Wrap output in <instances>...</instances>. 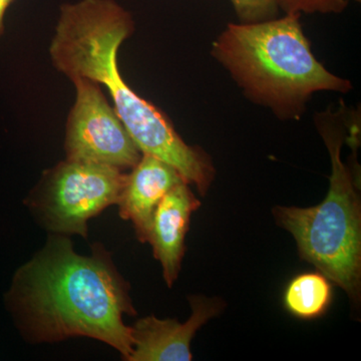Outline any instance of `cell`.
Masks as SVG:
<instances>
[{"label": "cell", "mask_w": 361, "mask_h": 361, "mask_svg": "<svg viewBox=\"0 0 361 361\" xmlns=\"http://www.w3.org/2000/svg\"><path fill=\"white\" fill-rule=\"evenodd\" d=\"M92 250L90 256L80 255L65 235L49 236L16 271L6 295L7 307L28 341L87 336L109 344L128 360L132 327L123 317L137 314L130 286L101 244Z\"/></svg>", "instance_id": "1"}, {"label": "cell", "mask_w": 361, "mask_h": 361, "mask_svg": "<svg viewBox=\"0 0 361 361\" xmlns=\"http://www.w3.org/2000/svg\"><path fill=\"white\" fill-rule=\"evenodd\" d=\"M134 30L129 11L114 0L63 4L49 47L52 65L68 78H85L104 85L116 115L142 155L172 166L185 182L204 195L215 176L210 158L186 144L167 116L137 96L118 71V49Z\"/></svg>", "instance_id": "2"}, {"label": "cell", "mask_w": 361, "mask_h": 361, "mask_svg": "<svg viewBox=\"0 0 361 361\" xmlns=\"http://www.w3.org/2000/svg\"><path fill=\"white\" fill-rule=\"evenodd\" d=\"M300 16L229 23L211 49L247 99L283 121L299 120L317 92L353 90L350 80L330 73L315 58Z\"/></svg>", "instance_id": "3"}, {"label": "cell", "mask_w": 361, "mask_h": 361, "mask_svg": "<svg viewBox=\"0 0 361 361\" xmlns=\"http://www.w3.org/2000/svg\"><path fill=\"white\" fill-rule=\"evenodd\" d=\"M315 123L331 161L329 193L317 206H278L274 214L293 235L300 257L356 300L361 277V211L353 174L341 160L346 137L343 111L316 114Z\"/></svg>", "instance_id": "4"}, {"label": "cell", "mask_w": 361, "mask_h": 361, "mask_svg": "<svg viewBox=\"0 0 361 361\" xmlns=\"http://www.w3.org/2000/svg\"><path fill=\"white\" fill-rule=\"evenodd\" d=\"M127 175L110 166L66 159L45 173L26 204L49 231L87 238V221L118 204Z\"/></svg>", "instance_id": "5"}, {"label": "cell", "mask_w": 361, "mask_h": 361, "mask_svg": "<svg viewBox=\"0 0 361 361\" xmlns=\"http://www.w3.org/2000/svg\"><path fill=\"white\" fill-rule=\"evenodd\" d=\"M71 80L75 87V102L66 123V159L132 170L142 152L99 84L80 77Z\"/></svg>", "instance_id": "6"}, {"label": "cell", "mask_w": 361, "mask_h": 361, "mask_svg": "<svg viewBox=\"0 0 361 361\" xmlns=\"http://www.w3.org/2000/svg\"><path fill=\"white\" fill-rule=\"evenodd\" d=\"M192 315L185 323L148 316L132 327L133 350L129 361L192 360V339L209 319L218 314L221 303L203 296H191Z\"/></svg>", "instance_id": "7"}, {"label": "cell", "mask_w": 361, "mask_h": 361, "mask_svg": "<svg viewBox=\"0 0 361 361\" xmlns=\"http://www.w3.org/2000/svg\"><path fill=\"white\" fill-rule=\"evenodd\" d=\"M180 182L185 180L172 166L149 155H142L130 174L127 175L118 201V213L122 219L133 223L142 243L148 242L159 204Z\"/></svg>", "instance_id": "8"}, {"label": "cell", "mask_w": 361, "mask_h": 361, "mask_svg": "<svg viewBox=\"0 0 361 361\" xmlns=\"http://www.w3.org/2000/svg\"><path fill=\"white\" fill-rule=\"evenodd\" d=\"M200 205L189 184L180 182L164 197L154 214L148 242L153 247L154 256L160 261L169 287L179 276L190 219Z\"/></svg>", "instance_id": "9"}, {"label": "cell", "mask_w": 361, "mask_h": 361, "mask_svg": "<svg viewBox=\"0 0 361 361\" xmlns=\"http://www.w3.org/2000/svg\"><path fill=\"white\" fill-rule=\"evenodd\" d=\"M329 281L322 272L297 275L285 289V307L301 319H312L324 314L332 298Z\"/></svg>", "instance_id": "10"}, {"label": "cell", "mask_w": 361, "mask_h": 361, "mask_svg": "<svg viewBox=\"0 0 361 361\" xmlns=\"http://www.w3.org/2000/svg\"><path fill=\"white\" fill-rule=\"evenodd\" d=\"M239 23H254L278 18V0H230Z\"/></svg>", "instance_id": "11"}, {"label": "cell", "mask_w": 361, "mask_h": 361, "mask_svg": "<svg viewBox=\"0 0 361 361\" xmlns=\"http://www.w3.org/2000/svg\"><path fill=\"white\" fill-rule=\"evenodd\" d=\"M285 14H338L348 6V0H278Z\"/></svg>", "instance_id": "12"}, {"label": "cell", "mask_w": 361, "mask_h": 361, "mask_svg": "<svg viewBox=\"0 0 361 361\" xmlns=\"http://www.w3.org/2000/svg\"><path fill=\"white\" fill-rule=\"evenodd\" d=\"M13 1L14 0H0V35L4 33V16H6L7 8L11 6V4H13Z\"/></svg>", "instance_id": "13"}, {"label": "cell", "mask_w": 361, "mask_h": 361, "mask_svg": "<svg viewBox=\"0 0 361 361\" xmlns=\"http://www.w3.org/2000/svg\"><path fill=\"white\" fill-rule=\"evenodd\" d=\"M355 1L360 2V0H355Z\"/></svg>", "instance_id": "14"}]
</instances>
